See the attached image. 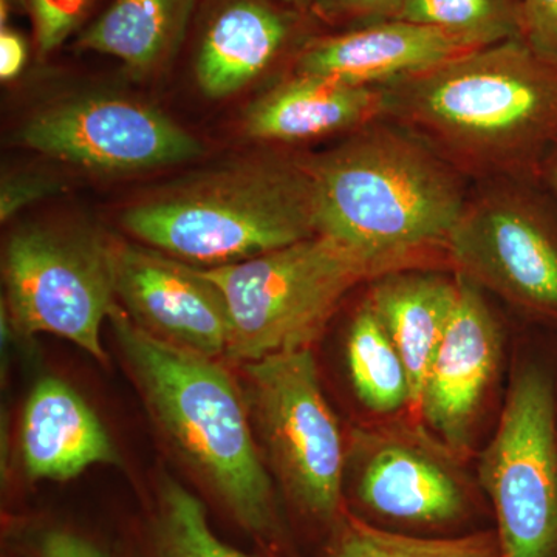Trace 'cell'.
<instances>
[{"mask_svg":"<svg viewBox=\"0 0 557 557\" xmlns=\"http://www.w3.org/2000/svg\"><path fill=\"white\" fill-rule=\"evenodd\" d=\"M21 454L30 480L65 482L97 465H120V454L97 413L70 384L39 380L25 403Z\"/></svg>","mask_w":557,"mask_h":557,"instance_id":"cell-16","label":"cell"},{"mask_svg":"<svg viewBox=\"0 0 557 557\" xmlns=\"http://www.w3.org/2000/svg\"><path fill=\"white\" fill-rule=\"evenodd\" d=\"M196 0H113L79 36V49L116 58L146 78L177 53Z\"/></svg>","mask_w":557,"mask_h":557,"instance_id":"cell-19","label":"cell"},{"mask_svg":"<svg viewBox=\"0 0 557 557\" xmlns=\"http://www.w3.org/2000/svg\"><path fill=\"white\" fill-rule=\"evenodd\" d=\"M348 379L362 408L380 418L410 423L408 370L368 298L361 300L346 338Z\"/></svg>","mask_w":557,"mask_h":557,"instance_id":"cell-20","label":"cell"},{"mask_svg":"<svg viewBox=\"0 0 557 557\" xmlns=\"http://www.w3.org/2000/svg\"><path fill=\"white\" fill-rule=\"evenodd\" d=\"M110 327L153 423L183 463L247 533L271 549L287 534L244 391L219 359L182 350L132 322L120 304Z\"/></svg>","mask_w":557,"mask_h":557,"instance_id":"cell-2","label":"cell"},{"mask_svg":"<svg viewBox=\"0 0 557 557\" xmlns=\"http://www.w3.org/2000/svg\"><path fill=\"white\" fill-rule=\"evenodd\" d=\"M457 277L456 306L429 366L418 426L465 461L475 453L500 381L505 335L486 293Z\"/></svg>","mask_w":557,"mask_h":557,"instance_id":"cell-12","label":"cell"},{"mask_svg":"<svg viewBox=\"0 0 557 557\" xmlns=\"http://www.w3.org/2000/svg\"><path fill=\"white\" fill-rule=\"evenodd\" d=\"M54 180L38 174L5 175L0 186V219L7 222L28 205L46 199L57 190Z\"/></svg>","mask_w":557,"mask_h":557,"instance_id":"cell-27","label":"cell"},{"mask_svg":"<svg viewBox=\"0 0 557 557\" xmlns=\"http://www.w3.org/2000/svg\"><path fill=\"white\" fill-rule=\"evenodd\" d=\"M39 557H108L100 547L67 530L47 531L39 541Z\"/></svg>","mask_w":557,"mask_h":557,"instance_id":"cell-28","label":"cell"},{"mask_svg":"<svg viewBox=\"0 0 557 557\" xmlns=\"http://www.w3.org/2000/svg\"><path fill=\"white\" fill-rule=\"evenodd\" d=\"M406 0H314L311 7L319 20L329 24L366 25L392 20Z\"/></svg>","mask_w":557,"mask_h":557,"instance_id":"cell-26","label":"cell"},{"mask_svg":"<svg viewBox=\"0 0 557 557\" xmlns=\"http://www.w3.org/2000/svg\"><path fill=\"white\" fill-rule=\"evenodd\" d=\"M244 391L260 453L300 518L332 531L347 508V442L311 348L245 362Z\"/></svg>","mask_w":557,"mask_h":557,"instance_id":"cell-8","label":"cell"},{"mask_svg":"<svg viewBox=\"0 0 557 557\" xmlns=\"http://www.w3.org/2000/svg\"><path fill=\"white\" fill-rule=\"evenodd\" d=\"M380 119H384L381 87L293 73L249 106L244 129L258 141L298 145L350 135Z\"/></svg>","mask_w":557,"mask_h":557,"instance_id":"cell-15","label":"cell"},{"mask_svg":"<svg viewBox=\"0 0 557 557\" xmlns=\"http://www.w3.org/2000/svg\"><path fill=\"white\" fill-rule=\"evenodd\" d=\"M450 270L448 248L372 249L329 234L218 269H200L228 307L226 359L258 361L311 348L343 300L403 270Z\"/></svg>","mask_w":557,"mask_h":557,"instance_id":"cell-5","label":"cell"},{"mask_svg":"<svg viewBox=\"0 0 557 557\" xmlns=\"http://www.w3.org/2000/svg\"><path fill=\"white\" fill-rule=\"evenodd\" d=\"M110 247L116 300L137 327L201 357H226L228 307L200 269L143 245Z\"/></svg>","mask_w":557,"mask_h":557,"instance_id":"cell-13","label":"cell"},{"mask_svg":"<svg viewBox=\"0 0 557 557\" xmlns=\"http://www.w3.org/2000/svg\"><path fill=\"white\" fill-rule=\"evenodd\" d=\"M27 44L20 33L2 27L0 33V78H17L27 64Z\"/></svg>","mask_w":557,"mask_h":557,"instance_id":"cell-29","label":"cell"},{"mask_svg":"<svg viewBox=\"0 0 557 557\" xmlns=\"http://www.w3.org/2000/svg\"><path fill=\"white\" fill-rule=\"evenodd\" d=\"M21 3H25V5H28V0H20Z\"/></svg>","mask_w":557,"mask_h":557,"instance_id":"cell-32","label":"cell"},{"mask_svg":"<svg viewBox=\"0 0 557 557\" xmlns=\"http://www.w3.org/2000/svg\"><path fill=\"white\" fill-rule=\"evenodd\" d=\"M91 0H28L39 53L49 54L78 28Z\"/></svg>","mask_w":557,"mask_h":557,"instance_id":"cell-24","label":"cell"},{"mask_svg":"<svg viewBox=\"0 0 557 557\" xmlns=\"http://www.w3.org/2000/svg\"><path fill=\"white\" fill-rule=\"evenodd\" d=\"M2 271L3 310L20 335L60 336L108 361L101 327L119 304L110 242L84 230L22 228L7 242Z\"/></svg>","mask_w":557,"mask_h":557,"instance_id":"cell-10","label":"cell"},{"mask_svg":"<svg viewBox=\"0 0 557 557\" xmlns=\"http://www.w3.org/2000/svg\"><path fill=\"white\" fill-rule=\"evenodd\" d=\"M392 20L443 28L479 49L522 39L519 0H406Z\"/></svg>","mask_w":557,"mask_h":557,"instance_id":"cell-23","label":"cell"},{"mask_svg":"<svg viewBox=\"0 0 557 557\" xmlns=\"http://www.w3.org/2000/svg\"><path fill=\"white\" fill-rule=\"evenodd\" d=\"M539 180L557 196V138L552 148L548 149L544 161H542Z\"/></svg>","mask_w":557,"mask_h":557,"instance_id":"cell-30","label":"cell"},{"mask_svg":"<svg viewBox=\"0 0 557 557\" xmlns=\"http://www.w3.org/2000/svg\"><path fill=\"white\" fill-rule=\"evenodd\" d=\"M325 557H504L494 528L453 537L395 533L372 525L350 509L329 533Z\"/></svg>","mask_w":557,"mask_h":557,"instance_id":"cell-22","label":"cell"},{"mask_svg":"<svg viewBox=\"0 0 557 557\" xmlns=\"http://www.w3.org/2000/svg\"><path fill=\"white\" fill-rule=\"evenodd\" d=\"M508 372L478 480L504 557H557L556 330L525 325Z\"/></svg>","mask_w":557,"mask_h":557,"instance_id":"cell-6","label":"cell"},{"mask_svg":"<svg viewBox=\"0 0 557 557\" xmlns=\"http://www.w3.org/2000/svg\"><path fill=\"white\" fill-rule=\"evenodd\" d=\"M463 463L410 423L355 429L347 440V508L372 525L412 536L494 528L490 502Z\"/></svg>","mask_w":557,"mask_h":557,"instance_id":"cell-7","label":"cell"},{"mask_svg":"<svg viewBox=\"0 0 557 557\" xmlns=\"http://www.w3.org/2000/svg\"><path fill=\"white\" fill-rule=\"evenodd\" d=\"M522 40L557 67V0H519Z\"/></svg>","mask_w":557,"mask_h":557,"instance_id":"cell-25","label":"cell"},{"mask_svg":"<svg viewBox=\"0 0 557 557\" xmlns=\"http://www.w3.org/2000/svg\"><path fill=\"white\" fill-rule=\"evenodd\" d=\"M134 557H255L231 547L212 531L207 508L171 475L163 474Z\"/></svg>","mask_w":557,"mask_h":557,"instance_id":"cell-21","label":"cell"},{"mask_svg":"<svg viewBox=\"0 0 557 557\" xmlns=\"http://www.w3.org/2000/svg\"><path fill=\"white\" fill-rule=\"evenodd\" d=\"M121 225L172 259L218 269L318 234L317 199L299 157H265L159 190Z\"/></svg>","mask_w":557,"mask_h":557,"instance_id":"cell-4","label":"cell"},{"mask_svg":"<svg viewBox=\"0 0 557 557\" xmlns=\"http://www.w3.org/2000/svg\"><path fill=\"white\" fill-rule=\"evenodd\" d=\"M381 89L384 119L471 185L539 180L557 138V67L522 39L468 51Z\"/></svg>","mask_w":557,"mask_h":557,"instance_id":"cell-1","label":"cell"},{"mask_svg":"<svg viewBox=\"0 0 557 557\" xmlns=\"http://www.w3.org/2000/svg\"><path fill=\"white\" fill-rule=\"evenodd\" d=\"M17 138L50 159L104 174L186 163L203 145L166 113L113 97H79L33 113Z\"/></svg>","mask_w":557,"mask_h":557,"instance_id":"cell-11","label":"cell"},{"mask_svg":"<svg viewBox=\"0 0 557 557\" xmlns=\"http://www.w3.org/2000/svg\"><path fill=\"white\" fill-rule=\"evenodd\" d=\"M368 287L366 298L408 370L410 424L420 428L421 394L456 306L457 274L450 270H403L379 277Z\"/></svg>","mask_w":557,"mask_h":557,"instance_id":"cell-17","label":"cell"},{"mask_svg":"<svg viewBox=\"0 0 557 557\" xmlns=\"http://www.w3.org/2000/svg\"><path fill=\"white\" fill-rule=\"evenodd\" d=\"M293 16L267 0H226L209 20L196 58L200 90L222 100L255 83L292 35Z\"/></svg>","mask_w":557,"mask_h":557,"instance_id":"cell-18","label":"cell"},{"mask_svg":"<svg viewBox=\"0 0 557 557\" xmlns=\"http://www.w3.org/2000/svg\"><path fill=\"white\" fill-rule=\"evenodd\" d=\"M446 248L454 273L557 332V196L541 180L471 185Z\"/></svg>","mask_w":557,"mask_h":557,"instance_id":"cell-9","label":"cell"},{"mask_svg":"<svg viewBox=\"0 0 557 557\" xmlns=\"http://www.w3.org/2000/svg\"><path fill=\"white\" fill-rule=\"evenodd\" d=\"M299 159L313 183L318 234L359 247L446 248L471 190L426 143L386 119Z\"/></svg>","mask_w":557,"mask_h":557,"instance_id":"cell-3","label":"cell"},{"mask_svg":"<svg viewBox=\"0 0 557 557\" xmlns=\"http://www.w3.org/2000/svg\"><path fill=\"white\" fill-rule=\"evenodd\" d=\"M282 2L299 11H311V7L314 5V0H282Z\"/></svg>","mask_w":557,"mask_h":557,"instance_id":"cell-31","label":"cell"},{"mask_svg":"<svg viewBox=\"0 0 557 557\" xmlns=\"http://www.w3.org/2000/svg\"><path fill=\"white\" fill-rule=\"evenodd\" d=\"M478 49L443 28L386 20L310 40L296 57L295 73L381 87Z\"/></svg>","mask_w":557,"mask_h":557,"instance_id":"cell-14","label":"cell"}]
</instances>
